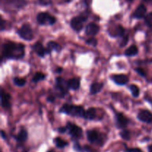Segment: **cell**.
<instances>
[{
	"instance_id": "1",
	"label": "cell",
	"mask_w": 152,
	"mask_h": 152,
	"mask_svg": "<svg viewBox=\"0 0 152 152\" xmlns=\"http://www.w3.org/2000/svg\"><path fill=\"white\" fill-rule=\"evenodd\" d=\"M25 46L22 43L7 42L4 43L1 49L2 58L19 60L25 56Z\"/></svg>"
},
{
	"instance_id": "2",
	"label": "cell",
	"mask_w": 152,
	"mask_h": 152,
	"mask_svg": "<svg viewBox=\"0 0 152 152\" xmlns=\"http://www.w3.org/2000/svg\"><path fill=\"white\" fill-rule=\"evenodd\" d=\"M59 112L65 113L67 115H70V116L81 118H85V114H86V110L83 108V107L68 104H64L60 108Z\"/></svg>"
},
{
	"instance_id": "3",
	"label": "cell",
	"mask_w": 152,
	"mask_h": 152,
	"mask_svg": "<svg viewBox=\"0 0 152 152\" xmlns=\"http://www.w3.org/2000/svg\"><path fill=\"white\" fill-rule=\"evenodd\" d=\"M37 20L39 25H51L56 22V19L54 16H51L48 13L42 12L39 13L37 16Z\"/></svg>"
},
{
	"instance_id": "4",
	"label": "cell",
	"mask_w": 152,
	"mask_h": 152,
	"mask_svg": "<svg viewBox=\"0 0 152 152\" xmlns=\"http://www.w3.org/2000/svg\"><path fill=\"white\" fill-rule=\"evenodd\" d=\"M17 34L19 37L23 40L29 41L34 38V33H33L32 28L31 25L28 24H24L17 31Z\"/></svg>"
},
{
	"instance_id": "5",
	"label": "cell",
	"mask_w": 152,
	"mask_h": 152,
	"mask_svg": "<svg viewBox=\"0 0 152 152\" xmlns=\"http://www.w3.org/2000/svg\"><path fill=\"white\" fill-rule=\"evenodd\" d=\"M67 128H68L69 134L73 138L78 139L81 138L82 136H83V130H82V128L80 127L77 126V125H74V124L68 122V125H67Z\"/></svg>"
},
{
	"instance_id": "6",
	"label": "cell",
	"mask_w": 152,
	"mask_h": 152,
	"mask_svg": "<svg viewBox=\"0 0 152 152\" xmlns=\"http://www.w3.org/2000/svg\"><path fill=\"white\" fill-rule=\"evenodd\" d=\"M87 19V16H75L71 20V26L75 31H81L83 28V22Z\"/></svg>"
},
{
	"instance_id": "7",
	"label": "cell",
	"mask_w": 152,
	"mask_h": 152,
	"mask_svg": "<svg viewBox=\"0 0 152 152\" xmlns=\"http://www.w3.org/2000/svg\"><path fill=\"white\" fill-rule=\"evenodd\" d=\"M116 121L117 127L120 129H125L128 126L129 120L121 113H117L116 114Z\"/></svg>"
},
{
	"instance_id": "8",
	"label": "cell",
	"mask_w": 152,
	"mask_h": 152,
	"mask_svg": "<svg viewBox=\"0 0 152 152\" xmlns=\"http://www.w3.org/2000/svg\"><path fill=\"white\" fill-rule=\"evenodd\" d=\"M137 118L141 122L148 124H152V113L146 110H141L137 115Z\"/></svg>"
},
{
	"instance_id": "9",
	"label": "cell",
	"mask_w": 152,
	"mask_h": 152,
	"mask_svg": "<svg viewBox=\"0 0 152 152\" xmlns=\"http://www.w3.org/2000/svg\"><path fill=\"white\" fill-rule=\"evenodd\" d=\"M100 134L96 130H90L87 131L88 140L91 143H97L100 142Z\"/></svg>"
},
{
	"instance_id": "10",
	"label": "cell",
	"mask_w": 152,
	"mask_h": 152,
	"mask_svg": "<svg viewBox=\"0 0 152 152\" xmlns=\"http://www.w3.org/2000/svg\"><path fill=\"white\" fill-rule=\"evenodd\" d=\"M56 87L62 95H65L68 92V83H66L62 77H59L56 78Z\"/></svg>"
},
{
	"instance_id": "11",
	"label": "cell",
	"mask_w": 152,
	"mask_h": 152,
	"mask_svg": "<svg viewBox=\"0 0 152 152\" xmlns=\"http://www.w3.org/2000/svg\"><path fill=\"white\" fill-rule=\"evenodd\" d=\"M99 31V26L96 23L91 22L86 26V34L89 36H95Z\"/></svg>"
},
{
	"instance_id": "12",
	"label": "cell",
	"mask_w": 152,
	"mask_h": 152,
	"mask_svg": "<svg viewBox=\"0 0 152 152\" xmlns=\"http://www.w3.org/2000/svg\"><path fill=\"white\" fill-rule=\"evenodd\" d=\"M112 80H114V83L118 85H125L129 82V77L126 75L120 74V75H114L112 77Z\"/></svg>"
},
{
	"instance_id": "13",
	"label": "cell",
	"mask_w": 152,
	"mask_h": 152,
	"mask_svg": "<svg viewBox=\"0 0 152 152\" xmlns=\"http://www.w3.org/2000/svg\"><path fill=\"white\" fill-rule=\"evenodd\" d=\"M108 32H109L110 35L112 37H122V36H124L125 29L122 25H117V26L109 29Z\"/></svg>"
},
{
	"instance_id": "14",
	"label": "cell",
	"mask_w": 152,
	"mask_h": 152,
	"mask_svg": "<svg viewBox=\"0 0 152 152\" xmlns=\"http://www.w3.org/2000/svg\"><path fill=\"white\" fill-rule=\"evenodd\" d=\"M147 9L144 4H140L137 9L135 10L133 16L137 19H142V18L145 17V14H146Z\"/></svg>"
},
{
	"instance_id": "15",
	"label": "cell",
	"mask_w": 152,
	"mask_h": 152,
	"mask_svg": "<svg viewBox=\"0 0 152 152\" xmlns=\"http://www.w3.org/2000/svg\"><path fill=\"white\" fill-rule=\"evenodd\" d=\"M1 107L4 108H10V95L7 92L1 90Z\"/></svg>"
},
{
	"instance_id": "16",
	"label": "cell",
	"mask_w": 152,
	"mask_h": 152,
	"mask_svg": "<svg viewBox=\"0 0 152 152\" xmlns=\"http://www.w3.org/2000/svg\"><path fill=\"white\" fill-rule=\"evenodd\" d=\"M34 50L35 51L36 53L37 54V55L41 58H44L45 55H46V49H45L43 45L41 43L38 42V43H36L34 45Z\"/></svg>"
},
{
	"instance_id": "17",
	"label": "cell",
	"mask_w": 152,
	"mask_h": 152,
	"mask_svg": "<svg viewBox=\"0 0 152 152\" xmlns=\"http://www.w3.org/2000/svg\"><path fill=\"white\" fill-rule=\"evenodd\" d=\"M45 49L46 54H50L53 50L59 52L61 51V46L57 43H56V42L50 41L47 44V48Z\"/></svg>"
},
{
	"instance_id": "18",
	"label": "cell",
	"mask_w": 152,
	"mask_h": 152,
	"mask_svg": "<svg viewBox=\"0 0 152 152\" xmlns=\"http://www.w3.org/2000/svg\"><path fill=\"white\" fill-rule=\"evenodd\" d=\"M103 86L104 84L102 83L94 82V83L91 85V88H90L91 94H92V95H95V94L99 92L101 90H102Z\"/></svg>"
},
{
	"instance_id": "19",
	"label": "cell",
	"mask_w": 152,
	"mask_h": 152,
	"mask_svg": "<svg viewBox=\"0 0 152 152\" xmlns=\"http://www.w3.org/2000/svg\"><path fill=\"white\" fill-rule=\"evenodd\" d=\"M68 86L69 89H73V90H77L80 86V79L78 78H71L68 80Z\"/></svg>"
},
{
	"instance_id": "20",
	"label": "cell",
	"mask_w": 152,
	"mask_h": 152,
	"mask_svg": "<svg viewBox=\"0 0 152 152\" xmlns=\"http://www.w3.org/2000/svg\"><path fill=\"white\" fill-rule=\"evenodd\" d=\"M96 116V110L94 107H91V108L88 109L86 111V114H85V119H88V120H94L95 119Z\"/></svg>"
},
{
	"instance_id": "21",
	"label": "cell",
	"mask_w": 152,
	"mask_h": 152,
	"mask_svg": "<svg viewBox=\"0 0 152 152\" xmlns=\"http://www.w3.org/2000/svg\"><path fill=\"white\" fill-rule=\"evenodd\" d=\"M138 54V48L137 46L135 45H132L129 48H128L126 51H125V55L128 57H133L135 56Z\"/></svg>"
},
{
	"instance_id": "22",
	"label": "cell",
	"mask_w": 152,
	"mask_h": 152,
	"mask_svg": "<svg viewBox=\"0 0 152 152\" xmlns=\"http://www.w3.org/2000/svg\"><path fill=\"white\" fill-rule=\"evenodd\" d=\"M28 132H27L26 130L22 129L18 134L17 137H16V139H17L18 142H24L27 140L28 139Z\"/></svg>"
},
{
	"instance_id": "23",
	"label": "cell",
	"mask_w": 152,
	"mask_h": 152,
	"mask_svg": "<svg viewBox=\"0 0 152 152\" xmlns=\"http://www.w3.org/2000/svg\"><path fill=\"white\" fill-rule=\"evenodd\" d=\"M53 141H54V143L56 145V147L59 148H62L68 145V144L65 140L62 139L60 138V137H56Z\"/></svg>"
},
{
	"instance_id": "24",
	"label": "cell",
	"mask_w": 152,
	"mask_h": 152,
	"mask_svg": "<svg viewBox=\"0 0 152 152\" xmlns=\"http://www.w3.org/2000/svg\"><path fill=\"white\" fill-rule=\"evenodd\" d=\"M45 78V75L43 74L42 72H37L34 75V77H33L32 80L34 83H37V82L40 81V80H42Z\"/></svg>"
},
{
	"instance_id": "25",
	"label": "cell",
	"mask_w": 152,
	"mask_h": 152,
	"mask_svg": "<svg viewBox=\"0 0 152 152\" xmlns=\"http://www.w3.org/2000/svg\"><path fill=\"white\" fill-rule=\"evenodd\" d=\"M129 89H130L131 92H132V95L135 98L139 96L140 95V89L137 86L134 84H132L130 86H129Z\"/></svg>"
},
{
	"instance_id": "26",
	"label": "cell",
	"mask_w": 152,
	"mask_h": 152,
	"mask_svg": "<svg viewBox=\"0 0 152 152\" xmlns=\"http://www.w3.org/2000/svg\"><path fill=\"white\" fill-rule=\"evenodd\" d=\"M13 83L18 86H23L26 83V80L24 78H22V77H16L13 78Z\"/></svg>"
},
{
	"instance_id": "27",
	"label": "cell",
	"mask_w": 152,
	"mask_h": 152,
	"mask_svg": "<svg viewBox=\"0 0 152 152\" xmlns=\"http://www.w3.org/2000/svg\"><path fill=\"white\" fill-rule=\"evenodd\" d=\"M120 136H121L122 138L125 140H129L131 138V133L130 131H128V130L123 129V131L120 132Z\"/></svg>"
},
{
	"instance_id": "28",
	"label": "cell",
	"mask_w": 152,
	"mask_h": 152,
	"mask_svg": "<svg viewBox=\"0 0 152 152\" xmlns=\"http://www.w3.org/2000/svg\"><path fill=\"white\" fill-rule=\"evenodd\" d=\"M145 22L148 27L152 28V12L145 16Z\"/></svg>"
},
{
	"instance_id": "29",
	"label": "cell",
	"mask_w": 152,
	"mask_h": 152,
	"mask_svg": "<svg viewBox=\"0 0 152 152\" xmlns=\"http://www.w3.org/2000/svg\"><path fill=\"white\" fill-rule=\"evenodd\" d=\"M86 43H87L88 44L91 45V46H94V47H96V46H97V40L94 38V37L88 39V40H86Z\"/></svg>"
},
{
	"instance_id": "30",
	"label": "cell",
	"mask_w": 152,
	"mask_h": 152,
	"mask_svg": "<svg viewBox=\"0 0 152 152\" xmlns=\"http://www.w3.org/2000/svg\"><path fill=\"white\" fill-rule=\"evenodd\" d=\"M128 42H129V36L124 35L123 40H122V42L120 43V47H124L125 46H126Z\"/></svg>"
},
{
	"instance_id": "31",
	"label": "cell",
	"mask_w": 152,
	"mask_h": 152,
	"mask_svg": "<svg viewBox=\"0 0 152 152\" xmlns=\"http://www.w3.org/2000/svg\"><path fill=\"white\" fill-rule=\"evenodd\" d=\"M135 70H136L137 72L140 75L142 76V77H145V76H146V72H145V70H144L143 69L137 68Z\"/></svg>"
},
{
	"instance_id": "32",
	"label": "cell",
	"mask_w": 152,
	"mask_h": 152,
	"mask_svg": "<svg viewBox=\"0 0 152 152\" xmlns=\"http://www.w3.org/2000/svg\"><path fill=\"white\" fill-rule=\"evenodd\" d=\"M127 152H142V151L137 148H126Z\"/></svg>"
},
{
	"instance_id": "33",
	"label": "cell",
	"mask_w": 152,
	"mask_h": 152,
	"mask_svg": "<svg viewBox=\"0 0 152 152\" xmlns=\"http://www.w3.org/2000/svg\"><path fill=\"white\" fill-rule=\"evenodd\" d=\"M40 4H42V5H48V4H50L51 2V0H39Z\"/></svg>"
},
{
	"instance_id": "34",
	"label": "cell",
	"mask_w": 152,
	"mask_h": 152,
	"mask_svg": "<svg viewBox=\"0 0 152 152\" xmlns=\"http://www.w3.org/2000/svg\"><path fill=\"white\" fill-rule=\"evenodd\" d=\"M66 131H68L67 126L66 127H62V128H59V129H58V131H59V133H62V134L65 133Z\"/></svg>"
},
{
	"instance_id": "35",
	"label": "cell",
	"mask_w": 152,
	"mask_h": 152,
	"mask_svg": "<svg viewBox=\"0 0 152 152\" xmlns=\"http://www.w3.org/2000/svg\"><path fill=\"white\" fill-rule=\"evenodd\" d=\"M74 148L77 151H83V150L81 149V147H80V145L78 143H76L75 145H74Z\"/></svg>"
},
{
	"instance_id": "36",
	"label": "cell",
	"mask_w": 152,
	"mask_h": 152,
	"mask_svg": "<svg viewBox=\"0 0 152 152\" xmlns=\"http://www.w3.org/2000/svg\"><path fill=\"white\" fill-rule=\"evenodd\" d=\"M1 31L4 30V20H1Z\"/></svg>"
},
{
	"instance_id": "37",
	"label": "cell",
	"mask_w": 152,
	"mask_h": 152,
	"mask_svg": "<svg viewBox=\"0 0 152 152\" xmlns=\"http://www.w3.org/2000/svg\"><path fill=\"white\" fill-rule=\"evenodd\" d=\"M1 137H2L3 139H5L7 138V137H5V134H4V131H1Z\"/></svg>"
},
{
	"instance_id": "38",
	"label": "cell",
	"mask_w": 152,
	"mask_h": 152,
	"mask_svg": "<svg viewBox=\"0 0 152 152\" xmlns=\"http://www.w3.org/2000/svg\"><path fill=\"white\" fill-rule=\"evenodd\" d=\"M62 68H57L56 69V72H57V73H60V72H62Z\"/></svg>"
},
{
	"instance_id": "39",
	"label": "cell",
	"mask_w": 152,
	"mask_h": 152,
	"mask_svg": "<svg viewBox=\"0 0 152 152\" xmlns=\"http://www.w3.org/2000/svg\"><path fill=\"white\" fill-rule=\"evenodd\" d=\"M148 152H152V145L148 146Z\"/></svg>"
},
{
	"instance_id": "40",
	"label": "cell",
	"mask_w": 152,
	"mask_h": 152,
	"mask_svg": "<svg viewBox=\"0 0 152 152\" xmlns=\"http://www.w3.org/2000/svg\"><path fill=\"white\" fill-rule=\"evenodd\" d=\"M48 152H54V151H53V150H50V151H48Z\"/></svg>"
},
{
	"instance_id": "41",
	"label": "cell",
	"mask_w": 152,
	"mask_h": 152,
	"mask_svg": "<svg viewBox=\"0 0 152 152\" xmlns=\"http://www.w3.org/2000/svg\"><path fill=\"white\" fill-rule=\"evenodd\" d=\"M65 1H67V2H69V1H71V0H65Z\"/></svg>"
},
{
	"instance_id": "42",
	"label": "cell",
	"mask_w": 152,
	"mask_h": 152,
	"mask_svg": "<svg viewBox=\"0 0 152 152\" xmlns=\"http://www.w3.org/2000/svg\"><path fill=\"white\" fill-rule=\"evenodd\" d=\"M144 1H151V0H144Z\"/></svg>"
},
{
	"instance_id": "43",
	"label": "cell",
	"mask_w": 152,
	"mask_h": 152,
	"mask_svg": "<svg viewBox=\"0 0 152 152\" xmlns=\"http://www.w3.org/2000/svg\"><path fill=\"white\" fill-rule=\"evenodd\" d=\"M127 1H133V0H127Z\"/></svg>"
}]
</instances>
